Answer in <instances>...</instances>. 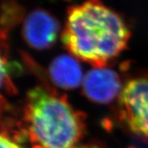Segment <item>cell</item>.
Returning a JSON list of instances; mask_svg holds the SVG:
<instances>
[{"mask_svg": "<svg viewBox=\"0 0 148 148\" xmlns=\"http://www.w3.org/2000/svg\"><path fill=\"white\" fill-rule=\"evenodd\" d=\"M25 119L32 142L38 148H73L82 127L67 102L37 86L29 91Z\"/></svg>", "mask_w": 148, "mask_h": 148, "instance_id": "obj_2", "label": "cell"}, {"mask_svg": "<svg viewBox=\"0 0 148 148\" xmlns=\"http://www.w3.org/2000/svg\"><path fill=\"white\" fill-rule=\"evenodd\" d=\"M24 16V11L15 0H3L0 14V38L4 40L11 27L15 26Z\"/></svg>", "mask_w": 148, "mask_h": 148, "instance_id": "obj_7", "label": "cell"}, {"mask_svg": "<svg viewBox=\"0 0 148 148\" xmlns=\"http://www.w3.org/2000/svg\"><path fill=\"white\" fill-rule=\"evenodd\" d=\"M61 30L57 17L47 10L37 8L25 18L22 27V37L27 45L37 50L52 47Z\"/></svg>", "mask_w": 148, "mask_h": 148, "instance_id": "obj_4", "label": "cell"}, {"mask_svg": "<svg viewBox=\"0 0 148 148\" xmlns=\"http://www.w3.org/2000/svg\"><path fill=\"white\" fill-rule=\"evenodd\" d=\"M73 148H100L95 145H82V146H75Z\"/></svg>", "mask_w": 148, "mask_h": 148, "instance_id": "obj_10", "label": "cell"}, {"mask_svg": "<svg viewBox=\"0 0 148 148\" xmlns=\"http://www.w3.org/2000/svg\"><path fill=\"white\" fill-rule=\"evenodd\" d=\"M51 79L58 86L72 89L82 81V71L79 63L71 55L62 54L53 59L49 66Z\"/></svg>", "mask_w": 148, "mask_h": 148, "instance_id": "obj_6", "label": "cell"}, {"mask_svg": "<svg viewBox=\"0 0 148 148\" xmlns=\"http://www.w3.org/2000/svg\"><path fill=\"white\" fill-rule=\"evenodd\" d=\"M0 148H22L16 142L3 134H0Z\"/></svg>", "mask_w": 148, "mask_h": 148, "instance_id": "obj_9", "label": "cell"}, {"mask_svg": "<svg viewBox=\"0 0 148 148\" xmlns=\"http://www.w3.org/2000/svg\"><path fill=\"white\" fill-rule=\"evenodd\" d=\"M83 89L89 99L98 103L110 102L122 90L116 73L104 68L94 69L86 73L83 79Z\"/></svg>", "mask_w": 148, "mask_h": 148, "instance_id": "obj_5", "label": "cell"}, {"mask_svg": "<svg viewBox=\"0 0 148 148\" xmlns=\"http://www.w3.org/2000/svg\"><path fill=\"white\" fill-rule=\"evenodd\" d=\"M130 36L119 13L101 0H86L68 8L62 40L75 57L102 66L127 47Z\"/></svg>", "mask_w": 148, "mask_h": 148, "instance_id": "obj_1", "label": "cell"}, {"mask_svg": "<svg viewBox=\"0 0 148 148\" xmlns=\"http://www.w3.org/2000/svg\"><path fill=\"white\" fill-rule=\"evenodd\" d=\"M121 114L134 133L148 138V79L127 82L119 94Z\"/></svg>", "mask_w": 148, "mask_h": 148, "instance_id": "obj_3", "label": "cell"}, {"mask_svg": "<svg viewBox=\"0 0 148 148\" xmlns=\"http://www.w3.org/2000/svg\"><path fill=\"white\" fill-rule=\"evenodd\" d=\"M7 86H10L7 63L3 56L0 53V90L6 87Z\"/></svg>", "mask_w": 148, "mask_h": 148, "instance_id": "obj_8", "label": "cell"}]
</instances>
